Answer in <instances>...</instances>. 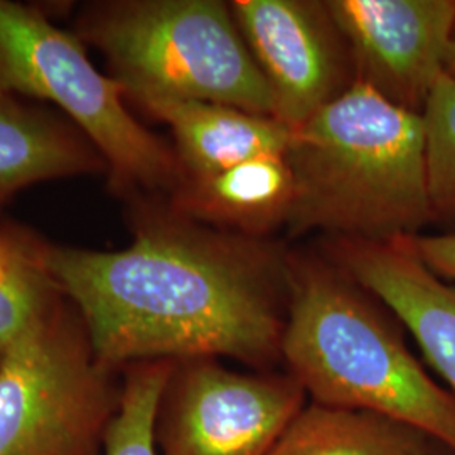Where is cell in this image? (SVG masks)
<instances>
[{
    "instance_id": "cell-20",
    "label": "cell",
    "mask_w": 455,
    "mask_h": 455,
    "mask_svg": "<svg viewBox=\"0 0 455 455\" xmlns=\"http://www.w3.org/2000/svg\"><path fill=\"white\" fill-rule=\"evenodd\" d=\"M425 455H452L449 451H445L442 445L439 443H435V442H432V445L428 447V451L425 452Z\"/></svg>"
},
{
    "instance_id": "cell-16",
    "label": "cell",
    "mask_w": 455,
    "mask_h": 455,
    "mask_svg": "<svg viewBox=\"0 0 455 455\" xmlns=\"http://www.w3.org/2000/svg\"><path fill=\"white\" fill-rule=\"evenodd\" d=\"M174 361L133 363L122 370L120 402L101 440V455H159L156 413Z\"/></svg>"
},
{
    "instance_id": "cell-15",
    "label": "cell",
    "mask_w": 455,
    "mask_h": 455,
    "mask_svg": "<svg viewBox=\"0 0 455 455\" xmlns=\"http://www.w3.org/2000/svg\"><path fill=\"white\" fill-rule=\"evenodd\" d=\"M46 244L0 231V358L61 299L44 260Z\"/></svg>"
},
{
    "instance_id": "cell-9",
    "label": "cell",
    "mask_w": 455,
    "mask_h": 455,
    "mask_svg": "<svg viewBox=\"0 0 455 455\" xmlns=\"http://www.w3.org/2000/svg\"><path fill=\"white\" fill-rule=\"evenodd\" d=\"M231 11L272 92L274 118L289 129H299L353 84L347 51L325 2L236 0Z\"/></svg>"
},
{
    "instance_id": "cell-5",
    "label": "cell",
    "mask_w": 455,
    "mask_h": 455,
    "mask_svg": "<svg viewBox=\"0 0 455 455\" xmlns=\"http://www.w3.org/2000/svg\"><path fill=\"white\" fill-rule=\"evenodd\" d=\"M0 95L48 100L103 157L118 189H180L178 156L140 125L114 78L92 65L78 36L37 9L0 0Z\"/></svg>"
},
{
    "instance_id": "cell-8",
    "label": "cell",
    "mask_w": 455,
    "mask_h": 455,
    "mask_svg": "<svg viewBox=\"0 0 455 455\" xmlns=\"http://www.w3.org/2000/svg\"><path fill=\"white\" fill-rule=\"evenodd\" d=\"M327 12L363 83L393 105L422 115L455 28V0H331Z\"/></svg>"
},
{
    "instance_id": "cell-17",
    "label": "cell",
    "mask_w": 455,
    "mask_h": 455,
    "mask_svg": "<svg viewBox=\"0 0 455 455\" xmlns=\"http://www.w3.org/2000/svg\"><path fill=\"white\" fill-rule=\"evenodd\" d=\"M422 116L432 220L455 231V78L440 76Z\"/></svg>"
},
{
    "instance_id": "cell-11",
    "label": "cell",
    "mask_w": 455,
    "mask_h": 455,
    "mask_svg": "<svg viewBox=\"0 0 455 455\" xmlns=\"http://www.w3.org/2000/svg\"><path fill=\"white\" fill-rule=\"evenodd\" d=\"M171 127L184 180H206L248 159L285 154L292 129L268 115L196 100L150 98L139 103Z\"/></svg>"
},
{
    "instance_id": "cell-6",
    "label": "cell",
    "mask_w": 455,
    "mask_h": 455,
    "mask_svg": "<svg viewBox=\"0 0 455 455\" xmlns=\"http://www.w3.org/2000/svg\"><path fill=\"white\" fill-rule=\"evenodd\" d=\"M120 390L63 297L0 358V455H101Z\"/></svg>"
},
{
    "instance_id": "cell-10",
    "label": "cell",
    "mask_w": 455,
    "mask_h": 455,
    "mask_svg": "<svg viewBox=\"0 0 455 455\" xmlns=\"http://www.w3.org/2000/svg\"><path fill=\"white\" fill-rule=\"evenodd\" d=\"M336 253L344 274L407 327L455 395V283L435 275L410 238L383 243L341 238Z\"/></svg>"
},
{
    "instance_id": "cell-12",
    "label": "cell",
    "mask_w": 455,
    "mask_h": 455,
    "mask_svg": "<svg viewBox=\"0 0 455 455\" xmlns=\"http://www.w3.org/2000/svg\"><path fill=\"white\" fill-rule=\"evenodd\" d=\"M0 95V204L43 180L97 172L107 167L78 129Z\"/></svg>"
},
{
    "instance_id": "cell-3",
    "label": "cell",
    "mask_w": 455,
    "mask_h": 455,
    "mask_svg": "<svg viewBox=\"0 0 455 455\" xmlns=\"http://www.w3.org/2000/svg\"><path fill=\"white\" fill-rule=\"evenodd\" d=\"M355 280L291 267L282 359L312 403L402 423L455 455V395L423 370Z\"/></svg>"
},
{
    "instance_id": "cell-13",
    "label": "cell",
    "mask_w": 455,
    "mask_h": 455,
    "mask_svg": "<svg viewBox=\"0 0 455 455\" xmlns=\"http://www.w3.org/2000/svg\"><path fill=\"white\" fill-rule=\"evenodd\" d=\"M292 199V171L285 154H268L212 178L184 180L176 206L186 216L259 233L285 223Z\"/></svg>"
},
{
    "instance_id": "cell-7",
    "label": "cell",
    "mask_w": 455,
    "mask_h": 455,
    "mask_svg": "<svg viewBox=\"0 0 455 455\" xmlns=\"http://www.w3.org/2000/svg\"><path fill=\"white\" fill-rule=\"evenodd\" d=\"M306 405L291 373H243L214 358L174 361L156 413L157 452L268 455Z\"/></svg>"
},
{
    "instance_id": "cell-4",
    "label": "cell",
    "mask_w": 455,
    "mask_h": 455,
    "mask_svg": "<svg viewBox=\"0 0 455 455\" xmlns=\"http://www.w3.org/2000/svg\"><path fill=\"white\" fill-rule=\"evenodd\" d=\"M78 37L105 54L125 98L196 100L274 116V97L231 7L124 0L84 9Z\"/></svg>"
},
{
    "instance_id": "cell-1",
    "label": "cell",
    "mask_w": 455,
    "mask_h": 455,
    "mask_svg": "<svg viewBox=\"0 0 455 455\" xmlns=\"http://www.w3.org/2000/svg\"><path fill=\"white\" fill-rule=\"evenodd\" d=\"M44 260L114 371L193 358L267 370L282 359L291 267L260 243L156 218L124 250L46 246Z\"/></svg>"
},
{
    "instance_id": "cell-2",
    "label": "cell",
    "mask_w": 455,
    "mask_h": 455,
    "mask_svg": "<svg viewBox=\"0 0 455 455\" xmlns=\"http://www.w3.org/2000/svg\"><path fill=\"white\" fill-rule=\"evenodd\" d=\"M287 227L383 243L432 223L423 116L355 82L292 131Z\"/></svg>"
},
{
    "instance_id": "cell-18",
    "label": "cell",
    "mask_w": 455,
    "mask_h": 455,
    "mask_svg": "<svg viewBox=\"0 0 455 455\" xmlns=\"http://www.w3.org/2000/svg\"><path fill=\"white\" fill-rule=\"evenodd\" d=\"M420 260L442 280L455 283V231L410 238Z\"/></svg>"
},
{
    "instance_id": "cell-14",
    "label": "cell",
    "mask_w": 455,
    "mask_h": 455,
    "mask_svg": "<svg viewBox=\"0 0 455 455\" xmlns=\"http://www.w3.org/2000/svg\"><path fill=\"white\" fill-rule=\"evenodd\" d=\"M432 440L366 411L307 403L268 455H425Z\"/></svg>"
},
{
    "instance_id": "cell-19",
    "label": "cell",
    "mask_w": 455,
    "mask_h": 455,
    "mask_svg": "<svg viewBox=\"0 0 455 455\" xmlns=\"http://www.w3.org/2000/svg\"><path fill=\"white\" fill-rule=\"evenodd\" d=\"M445 73L449 76L455 78V28L454 34H452V41H451V48H449V54H447V61H445Z\"/></svg>"
}]
</instances>
